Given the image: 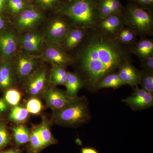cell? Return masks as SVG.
<instances>
[{
    "instance_id": "obj_10",
    "label": "cell",
    "mask_w": 153,
    "mask_h": 153,
    "mask_svg": "<svg viewBox=\"0 0 153 153\" xmlns=\"http://www.w3.org/2000/svg\"><path fill=\"white\" fill-rule=\"evenodd\" d=\"M122 101L135 111L143 110L153 106V94L139 88L137 85L134 88L133 93Z\"/></svg>"
},
{
    "instance_id": "obj_40",
    "label": "cell",
    "mask_w": 153,
    "mask_h": 153,
    "mask_svg": "<svg viewBox=\"0 0 153 153\" xmlns=\"http://www.w3.org/2000/svg\"><path fill=\"white\" fill-rule=\"evenodd\" d=\"M7 0H0V13H1L5 7Z\"/></svg>"
},
{
    "instance_id": "obj_35",
    "label": "cell",
    "mask_w": 153,
    "mask_h": 153,
    "mask_svg": "<svg viewBox=\"0 0 153 153\" xmlns=\"http://www.w3.org/2000/svg\"><path fill=\"white\" fill-rule=\"evenodd\" d=\"M36 1L42 8L49 9L56 5L59 0H36Z\"/></svg>"
},
{
    "instance_id": "obj_15",
    "label": "cell",
    "mask_w": 153,
    "mask_h": 153,
    "mask_svg": "<svg viewBox=\"0 0 153 153\" xmlns=\"http://www.w3.org/2000/svg\"><path fill=\"white\" fill-rule=\"evenodd\" d=\"M42 18L43 16L41 13L36 10H24L21 12L17 20V29L20 31L32 29L41 22Z\"/></svg>"
},
{
    "instance_id": "obj_6",
    "label": "cell",
    "mask_w": 153,
    "mask_h": 153,
    "mask_svg": "<svg viewBox=\"0 0 153 153\" xmlns=\"http://www.w3.org/2000/svg\"><path fill=\"white\" fill-rule=\"evenodd\" d=\"M48 74L45 67L37 68L24 80L23 90L29 97H38L48 88Z\"/></svg>"
},
{
    "instance_id": "obj_16",
    "label": "cell",
    "mask_w": 153,
    "mask_h": 153,
    "mask_svg": "<svg viewBox=\"0 0 153 153\" xmlns=\"http://www.w3.org/2000/svg\"><path fill=\"white\" fill-rule=\"evenodd\" d=\"M121 80L126 85L134 88L139 84L140 70L132 64L127 62L119 68L117 71Z\"/></svg>"
},
{
    "instance_id": "obj_33",
    "label": "cell",
    "mask_w": 153,
    "mask_h": 153,
    "mask_svg": "<svg viewBox=\"0 0 153 153\" xmlns=\"http://www.w3.org/2000/svg\"><path fill=\"white\" fill-rule=\"evenodd\" d=\"M134 5L151 12L153 4V0H130Z\"/></svg>"
},
{
    "instance_id": "obj_7",
    "label": "cell",
    "mask_w": 153,
    "mask_h": 153,
    "mask_svg": "<svg viewBox=\"0 0 153 153\" xmlns=\"http://www.w3.org/2000/svg\"><path fill=\"white\" fill-rule=\"evenodd\" d=\"M72 27L70 21L62 17H57L49 23L44 37L47 43L60 45Z\"/></svg>"
},
{
    "instance_id": "obj_23",
    "label": "cell",
    "mask_w": 153,
    "mask_h": 153,
    "mask_svg": "<svg viewBox=\"0 0 153 153\" xmlns=\"http://www.w3.org/2000/svg\"><path fill=\"white\" fill-rule=\"evenodd\" d=\"M67 71L62 66L52 65V68L49 76V82L52 86L65 85L66 80Z\"/></svg>"
},
{
    "instance_id": "obj_19",
    "label": "cell",
    "mask_w": 153,
    "mask_h": 153,
    "mask_svg": "<svg viewBox=\"0 0 153 153\" xmlns=\"http://www.w3.org/2000/svg\"><path fill=\"white\" fill-rule=\"evenodd\" d=\"M66 92L69 96L75 97L77 96L79 91L83 87L81 78L76 73L67 71L65 85Z\"/></svg>"
},
{
    "instance_id": "obj_18",
    "label": "cell",
    "mask_w": 153,
    "mask_h": 153,
    "mask_svg": "<svg viewBox=\"0 0 153 153\" xmlns=\"http://www.w3.org/2000/svg\"><path fill=\"white\" fill-rule=\"evenodd\" d=\"M131 54L136 55L140 60L153 55V40L141 38L139 41L129 47Z\"/></svg>"
},
{
    "instance_id": "obj_30",
    "label": "cell",
    "mask_w": 153,
    "mask_h": 153,
    "mask_svg": "<svg viewBox=\"0 0 153 153\" xmlns=\"http://www.w3.org/2000/svg\"><path fill=\"white\" fill-rule=\"evenodd\" d=\"M20 44L22 46L25 51L28 54L35 55L38 54L40 51V47L42 42H26L22 41L20 42Z\"/></svg>"
},
{
    "instance_id": "obj_29",
    "label": "cell",
    "mask_w": 153,
    "mask_h": 153,
    "mask_svg": "<svg viewBox=\"0 0 153 153\" xmlns=\"http://www.w3.org/2000/svg\"><path fill=\"white\" fill-rule=\"evenodd\" d=\"M97 8L100 19L114 15L111 9L109 0H98Z\"/></svg>"
},
{
    "instance_id": "obj_9",
    "label": "cell",
    "mask_w": 153,
    "mask_h": 153,
    "mask_svg": "<svg viewBox=\"0 0 153 153\" xmlns=\"http://www.w3.org/2000/svg\"><path fill=\"white\" fill-rule=\"evenodd\" d=\"M43 59L52 65H58L66 68L73 64V60L59 44L45 43L43 49Z\"/></svg>"
},
{
    "instance_id": "obj_36",
    "label": "cell",
    "mask_w": 153,
    "mask_h": 153,
    "mask_svg": "<svg viewBox=\"0 0 153 153\" xmlns=\"http://www.w3.org/2000/svg\"><path fill=\"white\" fill-rule=\"evenodd\" d=\"M140 65L144 69L153 71V55L140 60Z\"/></svg>"
},
{
    "instance_id": "obj_26",
    "label": "cell",
    "mask_w": 153,
    "mask_h": 153,
    "mask_svg": "<svg viewBox=\"0 0 153 153\" xmlns=\"http://www.w3.org/2000/svg\"><path fill=\"white\" fill-rule=\"evenodd\" d=\"M139 84L143 89L153 94V71L144 69L140 70Z\"/></svg>"
},
{
    "instance_id": "obj_24",
    "label": "cell",
    "mask_w": 153,
    "mask_h": 153,
    "mask_svg": "<svg viewBox=\"0 0 153 153\" xmlns=\"http://www.w3.org/2000/svg\"><path fill=\"white\" fill-rule=\"evenodd\" d=\"M29 113L25 106L16 105L12 107L9 114V119L16 124H24L28 120Z\"/></svg>"
},
{
    "instance_id": "obj_8",
    "label": "cell",
    "mask_w": 153,
    "mask_h": 153,
    "mask_svg": "<svg viewBox=\"0 0 153 153\" xmlns=\"http://www.w3.org/2000/svg\"><path fill=\"white\" fill-rule=\"evenodd\" d=\"M41 96L47 106L53 112L62 109L75 98L69 96L66 91L56 88L55 86L47 88Z\"/></svg>"
},
{
    "instance_id": "obj_38",
    "label": "cell",
    "mask_w": 153,
    "mask_h": 153,
    "mask_svg": "<svg viewBox=\"0 0 153 153\" xmlns=\"http://www.w3.org/2000/svg\"><path fill=\"white\" fill-rule=\"evenodd\" d=\"M80 153H99L95 148L91 146L83 147L80 150Z\"/></svg>"
},
{
    "instance_id": "obj_20",
    "label": "cell",
    "mask_w": 153,
    "mask_h": 153,
    "mask_svg": "<svg viewBox=\"0 0 153 153\" xmlns=\"http://www.w3.org/2000/svg\"><path fill=\"white\" fill-rule=\"evenodd\" d=\"M11 129L14 143L17 147L21 146L29 143L30 130L24 124H16Z\"/></svg>"
},
{
    "instance_id": "obj_12",
    "label": "cell",
    "mask_w": 153,
    "mask_h": 153,
    "mask_svg": "<svg viewBox=\"0 0 153 153\" xmlns=\"http://www.w3.org/2000/svg\"><path fill=\"white\" fill-rule=\"evenodd\" d=\"M13 66L16 78L24 81L37 69V63L31 55L22 53L17 57Z\"/></svg>"
},
{
    "instance_id": "obj_31",
    "label": "cell",
    "mask_w": 153,
    "mask_h": 153,
    "mask_svg": "<svg viewBox=\"0 0 153 153\" xmlns=\"http://www.w3.org/2000/svg\"><path fill=\"white\" fill-rule=\"evenodd\" d=\"M8 5L11 12L15 14L21 13L25 6L23 0H9Z\"/></svg>"
},
{
    "instance_id": "obj_37",
    "label": "cell",
    "mask_w": 153,
    "mask_h": 153,
    "mask_svg": "<svg viewBox=\"0 0 153 153\" xmlns=\"http://www.w3.org/2000/svg\"><path fill=\"white\" fill-rule=\"evenodd\" d=\"M9 105L4 98L0 97V114H4L8 111Z\"/></svg>"
},
{
    "instance_id": "obj_25",
    "label": "cell",
    "mask_w": 153,
    "mask_h": 153,
    "mask_svg": "<svg viewBox=\"0 0 153 153\" xmlns=\"http://www.w3.org/2000/svg\"><path fill=\"white\" fill-rule=\"evenodd\" d=\"M22 91L15 87H11L5 90L4 100L9 106L14 107L19 105L22 100Z\"/></svg>"
},
{
    "instance_id": "obj_32",
    "label": "cell",
    "mask_w": 153,
    "mask_h": 153,
    "mask_svg": "<svg viewBox=\"0 0 153 153\" xmlns=\"http://www.w3.org/2000/svg\"><path fill=\"white\" fill-rule=\"evenodd\" d=\"M42 42L43 38L41 35L36 33H29L23 35L20 38V42Z\"/></svg>"
},
{
    "instance_id": "obj_14",
    "label": "cell",
    "mask_w": 153,
    "mask_h": 153,
    "mask_svg": "<svg viewBox=\"0 0 153 153\" xmlns=\"http://www.w3.org/2000/svg\"><path fill=\"white\" fill-rule=\"evenodd\" d=\"M14 66L10 60L0 61V90L5 91L13 87L16 82Z\"/></svg>"
},
{
    "instance_id": "obj_34",
    "label": "cell",
    "mask_w": 153,
    "mask_h": 153,
    "mask_svg": "<svg viewBox=\"0 0 153 153\" xmlns=\"http://www.w3.org/2000/svg\"><path fill=\"white\" fill-rule=\"evenodd\" d=\"M109 3L113 14L122 13L123 9L119 0H109Z\"/></svg>"
},
{
    "instance_id": "obj_1",
    "label": "cell",
    "mask_w": 153,
    "mask_h": 153,
    "mask_svg": "<svg viewBox=\"0 0 153 153\" xmlns=\"http://www.w3.org/2000/svg\"><path fill=\"white\" fill-rule=\"evenodd\" d=\"M76 49V56L72 58L76 73L83 87L91 92L97 91V84L104 76L117 72L124 63L132 62L129 47L95 29L88 30Z\"/></svg>"
},
{
    "instance_id": "obj_2",
    "label": "cell",
    "mask_w": 153,
    "mask_h": 153,
    "mask_svg": "<svg viewBox=\"0 0 153 153\" xmlns=\"http://www.w3.org/2000/svg\"><path fill=\"white\" fill-rule=\"evenodd\" d=\"M98 0H73L62 6L61 13L72 26L86 30L95 29L100 19Z\"/></svg>"
},
{
    "instance_id": "obj_4",
    "label": "cell",
    "mask_w": 153,
    "mask_h": 153,
    "mask_svg": "<svg viewBox=\"0 0 153 153\" xmlns=\"http://www.w3.org/2000/svg\"><path fill=\"white\" fill-rule=\"evenodd\" d=\"M124 25L141 38L153 35V19L152 12L130 4L122 12Z\"/></svg>"
},
{
    "instance_id": "obj_11",
    "label": "cell",
    "mask_w": 153,
    "mask_h": 153,
    "mask_svg": "<svg viewBox=\"0 0 153 153\" xmlns=\"http://www.w3.org/2000/svg\"><path fill=\"white\" fill-rule=\"evenodd\" d=\"M124 26V20L122 13L100 19L94 29L105 36L114 38Z\"/></svg>"
},
{
    "instance_id": "obj_41",
    "label": "cell",
    "mask_w": 153,
    "mask_h": 153,
    "mask_svg": "<svg viewBox=\"0 0 153 153\" xmlns=\"http://www.w3.org/2000/svg\"><path fill=\"white\" fill-rule=\"evenodd\" d=\"M5 25V22L3 17L0 16V31L2 30Z\"/></svg>"
},
{
    "instance_id": "obj_17",
    "label": "cell",
    "mask_w": 153,
    "mask_h": 153,
    "mask_svg": "<svg viewBox=\"0 0 153 153\" xmlns=\"http://www.w3.org/2000/svg\"><path fill=\"white\" fill-rule=\"evenodd\" d=\"M88 30L73 26L60 45L66 52L76 49L83 41Z\"/></svg>"
},
{
    "instance_id": "obj_13",
    "label": "cell",
    "mask_w": 153,
    "mask_h": 153,
    "mask_svg": "<svg viewBox=\"0 0 153 153\" xmlns=\"http://www.w3.org/2000/svg\"><path fill=\"white\" fill-rule=\"evenodd\" d=\"M16 36L12 31L5 30L0 34V52L4 60H10L17 51Z\"/></svg>"
},
{
    "instance_id": "obj_5",
    "label": "cell",
    "mask_w": 153,
    "mask_h": 153,
    "mask_svg": "<svg viewBox=\"0 0 153 153\" xmlns=\"http://www.w3.org/2000/svg\"><path fill=\"white\" fill-rule=\"evenodd\" d=\"M51 123L44 117L41 123L33 126L30 130L27 153H40L48 147L58 143L51 131Z\"/></svg>"
},
{
    "instance_id": "obj_28",
    "label": "cell",
    "mask_w": 153,
    "mask_h": 153,
    "mask_svg": "<svg viewBox=\"0 0 153 153\" xmlns=\"http://www.w3.org/2000/svg\"><path fill=\"white\" fill-rule=\"evenodd\" d=\"M10 137L7 126L3 122H0V150L10 143Z\"/></svg>"
},
{
    "instance_id": "obj_21",
    "label": "cell",
    "mask_w": 153,
    "mask_h": 153,
    "mask_svg": "<svg viewBox=\"0 0 153 153\" xmlns=\"http://www.w3.org/2000/svg\"><path fill=\"white\" fill-rule=\"evenodd\" d=\"M126 85L117 71L108 74L102 79L97 84V91L105 88H117Z\"/></svg>"
},
{
    "instance_id": "obj_39",
    "label": "cell",
    "mask_w": 153,
    "mask_h": 153,
    "mask_svg": "<svg viewBox=\"0 0 153 153\" xmlns=\"http://www.w3.org/2000/svg\"><path fill=\"white\" fill-rule=\"evenodd\" d=\"M0 153H22V151L18 148H12Z\"/></svg>"
},
{
    "instance_id": "obj_27",
    "label": "cell",
    "mask_w": 153,
    "mask_h": 153,
    "mask_svg": "<svg viewBox=\"0 0 153 153\" xmlns=\"http://www.w3.org/2000/svg\"><path fill=\"white\" fill-rule=\"evenodd\" d=\"M25 107L29 114L36 115L42 112L44 109V105L38 97H29L25 104Z\"/></svg>"
},
{
    "instance_id": "obj_22",
    "label": "cell",
    "mask_w": 153,
    "mask_h": 153,
    "mask_svg": "<svg viewBox=\"0 0 153 153\" xmlns=\"http://www.w3.org/2000/svg\"><path fill=\"white\" fill-rule=\"evenodd\" d=\"M137 37L133 31L124 25L114 38L121 44L130 47L137 42Z\"/></svg>"
},
{
    "instance_id": "obj_3",
    "label": "cell",
    "mask_w": 153,
    "mask_h": 153,
    "mask_svg": "<svg viewBox=\"0 0 153 153\" xmlns=\"http://www.w3.org/2000/svg\"><path fill=\"white\" fill-rule=\"evenodd\" d=\"M91 118L90 108L86 97L77 96L62 109L52 113V122L67 127H79L87 123Z\"/></svg>"
}]
</instances>
